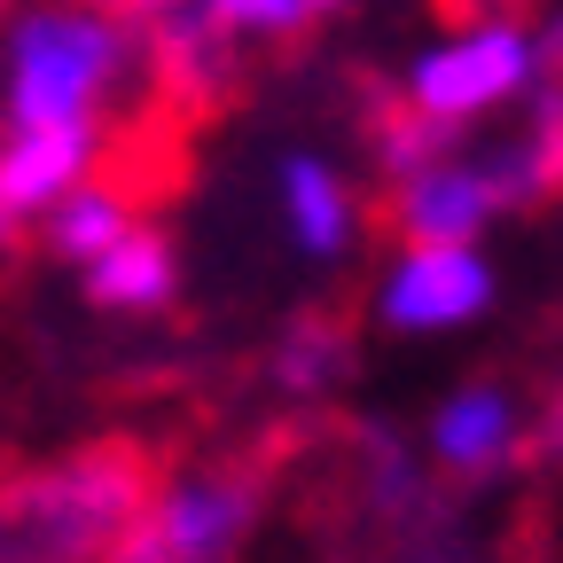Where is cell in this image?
Returning <instances> with one entry per match:
<instances>
[{
    "mask_svg": "<svg viewBox=\"0 0 563 563\" xmlns=\"http://www.w3.org/2000/svg\"><path fill=\"white\" fill-rule=\"evenodd\" d=\"M125 228H141L133 196H125V188H110V180H95V173L47 203V243H55L63 258H79V266H87L95 251H110Z\"/></svg>",
    "mask_w": 563,
    "mask_h": 563,
    "instance_id": "11",
    "label": "cell"
},
{
    "mask_svg": "<svg viewBox=\"0 0 563 563\" xmlns=\"http://www.w3.org/2000/svg\"><path fill=\"white\" fill-rule=\"evenodd\" d=\"M125 63L133 40L118 16L87 9V0L32 9L9 40V125H95Z\"/></svg>",
    "mask_w": 563,
    "mask_h": 563,
    "instance_id": "2",
    "label": "cell"
},
{
    "mask_svg": "<svg viewBox=\"0 0 563 563\" xmlns=\"http://www.w3.org/2000/svg\"><path fill=\"white\" fill-rule=\"evenodd\" d=\"M266 477L258 470H196L173 485H150L133 525L110 540L102 563H235L258 532Z\"/></svg>",
    "mask_w": 563,
    "mask_h": 563,
    "instance_id": "4",
    "label": "cell"
},
{
    "mask_svg": "<svg viewBox=\"0 0 563 563\" xmlns=\"http://www.w3.org/2000/svg\"><path fill=\"white\" fill-rule=\"evenodd\" d=\"M509 203H525L509 157H431V165L399 173L391 220L407 243H477Z\"/></svg>",
    "mask_w": 563,
    "mask_h": 563,
    "instance_id": "6",
    "label": "cell"
},
{
    "mask_svg": "<svg viewBox=\"0 0 563 563\" xmlns=\"http://www.w3.org/2000/svg\"><path fill=\"white\" fill-rule=\"evenodd\" d=\"M173 282H180V266H173V243L157 228H125L110 251L87 258V298L118 306V313H157L173 298Z\"/></svg>",
    "mask_w": 563,
    "mask_h": 563,
    "instance_id": "9",
    "label": "cell"
},
{
    "mask_svg": "<svg viewBox=\"0 0 563 563\" xmlns=\"http://www.w3.org/2000/svg\"><path fill=\"white\" fill-rule=\"evenodd\" d=\"M462 9H485V16H509V9H525V0H462Z\"/></svg>",
    "mask_w": 563,
    "mask_h": 563,
    "instance_id": "15",
    "label": "cell"
},
{
    "mask_svg": "<svg viewBox=\"0 0 563 563\" xmlns=\"http://www.w3.org/2000/svg\"><path fill=\"white\" fill-rule=\"evenodd\" d=\"M196 9L211 16V32L228 47H251V40H298L306 24H321L344 0H196Z\"/></svg>",
    "mask_w": 563,
    "mask_h": 563,
    "instance_id": "12",
    "label": "cell"
},
{
    "mask_svg": "<svg viewBox=\"0 0 563 563\" xmlns=\"http://www.w3.org/2000/svg\"><path fill=\"white\" fill-rule=\"evenodd\" d=\"M555 32H525L509 16H477L462 32H446L439 47H422L407 70V110L431 133H462L477 118H493L501 102H517L525 87L555 79Z\"/></svg>",
    "mask_w": 563,
    "mask_h": 563,
    "instance_id": "3",
    "label": "cell"
},
{
    "mask_svg": "<svg viewBox=\"0 0 563 563\" xmlns=\"http://www.w3.org/2000/svg\"><path fill=\"white\" fill-rule=\"evenodd\" d=\"M282 220H290L298 251L344 258V251H352V228H361V211H352V188H344L321 157H290V165H282Z\"/></svg>",
    "mask_w": 563,
    "mask_h": 563,
    "instance_id": "10",
    "label": "cell"
},
{
    "mask_svg": "<svg viewBox=\"0 0 563 563\" xmlns=\"http://www.w3.org/2000/svg\"><path fill=\"white\" fill-rule=\"evenodd\" d=\"M493 290L501 282H493L477 243H407V258H391V274L376 282V321L399 336H446L477 321Z\"/></svg>",
    "mask_w": 563,
    "mask_h": 563,
    "instance_id": "5",
    "label": "cell"
},
{
    "mask_svg": "<svg viewBox=\"0 0 563 563\" xmlns=\"http://www.w3.org/2000/svg\"><path fill=\"white\" fill-rule=\"evenodd\" d=\"M431 454H439V470H454V477H493V470H509V462L525 454L517 391H501V384L454 391V399L439 407V422H431Z\"/></svg>",
    "mask_w": 563,
    "mask_h": 563,
    "instance_id": "8",
    "label": "cell"
},
{
    "mask_svg": "<svg viewBox=\"0 0 563 563\" xmlns=\"http://www.w3.org/2000/svg\"><path fill=\"white\" fill-rule=\"evenodd\" d=\"M336 368H344V329L336 321H298L290 336H282V352H274V376L290 384V391H313Z\"/></svg>",
    "mask_w": 563,
    "mask_h": 563,
    "instance_id": "13",
    "label": "cell"
},
{
    "mask_svg": "<svg viewBox=\"0 0 563 563\" xmlns=\"http://www.w3.org/2000/svg\"><path fill=\"white\" fill-rule=\"evenodd\" d=\"M87 9H102V16H165L180 0H87Z\"/></svg>",
    "mask_w": 563,
    "mask_h": 563,
    "instance_id": "14",
    "label": "cell"
},
{
    "mask_svg": "<svg viewBox=\"0 0 563 563\" xmlns=\"http://www.w3.org/2000/svg\"><path fill=\"white\" fill-rule=\"evenodd\" d=\"M87 173H95V125H16L0 141V251L24 243V228L47 220V203Z\"/></svg>",
    "mask_w": 563,
    "mask_h": 563,
    "instance_id": "7",
    "label": "cell"
},
{
    "mask_svg": "<svg viewBox=\"0 0 563 563\" xmlns=\"http://www.w3.org/2000/svg\"><path fill=\"white\" fill-rule=\"evenodd\" d=\"M150 501V454L102 439L0 477V563H102Z\"/></svg>",
    "mask_w": 563,
    "mask_h": 563,
    "instance_id": "1",
    "label": "cell"
}]
</instances>
